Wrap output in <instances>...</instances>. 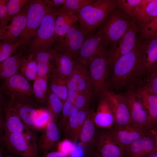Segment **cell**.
Masks as SVG:
<instances>
[{"label": "cell", "instance_id": "cell-45", "mask_svg": "<svg viewBox=\"0 0 157 157\" xmlns=\"http://www.w3.org/2000/svg\"><path fill=\"white\" fill-rule=\"evenodd\" d=\"M8 0H0V27L7 25L8 19L7 5Z\"/></svg>", "mask_w": 157, "mask_h": 157}, {"label": "cell", "instance_id": "cell-23", "mask_svg": "<svg viewBox=\"0 0 157 157\" xmlns=\"http://www.w3.org/2000/svg\"><path fill=\"white\" fill-rule=\"evenodd\" d=\"M90 109L89 106L79 110L69 119L65 131L67 138L73 143H76L79 139L82 128Z\"/></svg>", "mask_w": 157, "mask_h": 157}, {"label": "cell", "instance_id": "cell-20", "mask_svg": "<svg viewBox=\"0 0 157 157\" xmlns=\"http://www.w3.org/2000/svg\"><path fill=\"white\" fill-rule=\"evenodd\" d=\"M94 120L96 126L99 128L110 129L113 127L114 117L110 106L102 94L99 95Z\"/></svg>", "mask_w": 157, "mask_h": 157}, {"label": "cell", "instance_id": "cell-15", "mask_svg": "<svg viewBox=\"0 0 157 157\" xmlns=\"http://www.w3.org/2000/svg\"><path fill=\"white\" fill-rule=\"evenodd\" d=\"M74 59L73 70L66 81L68 90L88 92L94 95L88 68Z\"/></svg>", "mask_w": 157, "mask_h": 157}, {"label": "cell", "instance_id": "cell-38", "mask_svg": "<svg viewBox=\"0 0 157 157\" xmlns=\"http://www.w3.org/2000/svg\"><path fill=\"white\" fill-rule=\"evenodd\" d=\"M141 1L142 0H117V6L125 15L135 17L137 7Z\"/></svg>", "mask_w": 157, "mask_h": 157}, {"label": "cell", "instance_id": "cell-26", "mask_svg": "<svg viewBox=\"0 0 157 157\" xmlns=\"http://www.w3.org/2000/svg\"><path fill=\"white\" fill-rule=\"evenodd\" d=\"M78 21L76 13L60 8H58L54 28L57 39L65 34Z\"/></svg>", "mask_w": 157, "mask_h": 157}, {"label": "cell", "instance_id": "cell-7", "mask_svg": "<svg viewBox=\"0 0 157 157\" xmlns=\"http://www.w3.org/2000/svg\"><path fill=\"white\" fill-rule=\"evenodd\" d=\"M110 68V59L107 52L96 56L89 65L88 68L95 96L99 95L105 90L109 88Z\"/></svg>", "mask_w": 157, "mask_h": 157}, {"label": "cell", "instance_id": "cell-25", "mask_svg": "<svg viewBox=\"0 0 157 157\" xmlns=\"http://www.w3.org/2000/svg\"><path fill=\"white\" fill-rule=\"evenodd\" d=\"M54 61L55 67L51 73L67 81L73 70L74 58L68 54L56 50Z\"/></svg>", "mask_w": 157, "mask_h": 157}, {"label": "cell", "instance_id": "cell-28", "mask_svg": "<svg viewBox=\"0 0 157 157\" xmlns=\"http://www.w3.org/2000/svg\"><path fill=\"white\" fill-rule=\"evenodd\" d=\"M55 52L56 50L51 48L33 54V58L37 65V77L49 76L52 73L55 67Z\"/></svg>", "mask_w": 157, "mask_h": 157}, {"label": "cell", "instance_id": "cell-42", "mask_svg": "<svg viewBox=\"0 0 157 157\" xmlns=\"http://www.w3.org/2000/svg\"><path fill=\"white\" fill-rule=\"evenodd\" d=\"M17 43L13 44L1 41L0 43V63L11 56L18 48Z\"/></svg>", "mask_w": 157, "mask_h": 157}, {"label": "cell", "instance_id": "cell-12", "mask_svg": "<svg viewBox=\"0 0 157 157\" xmlns=\"http://www.w3.org/2000/svg\"><path fill=\"white\" fill-rule=\"evenodd\" d=\"M93 144L101 157H124L123 148L111 136L108 129L96 127Z\"/></svg>", "mask_w": 157, "mask_h": 157}, {"label": "cell", "instance_id": "cell-47", "mask_svg": "<svg viewBox=\"0 0 157 157\" xmlns=\"http://www.w3.org/2000/svg\"><path fill=\"white\" fill-rule=\"evenodd\" d=\"M65 0H44V3L48 8H59L63 4Z\"/></svg>", "mask_w": 157, "mask_h": 157}, {"label": "cell", "instance_id": "cell-32", "mask_svg": "<svg viewBox=\"0 0 157 157\" xmlns=\"http://www.w3.org/2000/svg\"><path fill=\"white\" fill-rule=\"evenodd\" d=\"M94 96V94L88 92L68 90L67 100L80 110L90 106Z\"/></svg>", "mask_w": 157, "mask_h": 157}, {"label": "cell", "instance_id": "cell-16", "mask_svg": "<svg viewBox=\"0 0 157 157\" xmlns=\"http://www.w3.org/2000/svg\"><path fill=\"white\" fill-rule=\"evenodd\" d=\"M28 4L21 12L13 16L10 25L0 27L1 40L13 44L18 42L26 26Z\"/></svg>", "mask_w": 157, "mask_h": 157}, {"label": "cell", "instance_id": "cell-8", "mask_svg": "<svg viewBox=\"0 0 157 157\" xmlns=\"http://www.w3.org/2000/svg\"><path fill=\"white\" fill-rule=\"evenodd\" d=\"M31 135L17 133H4L0 136L1 144L8 153L20 157H40L36 143H32Z\"/></svg>", "mask_w": 157, "mask_h": 157}, {"label": "cell", "instance_id": "cell-19", "mask_svg": "<svg viewBox=\"0 0 157 157\" xmlns=\"http://www.w3.org/2000/svg\"><path fill=\"white\" fill-rule=\"evenodd\" d=\"M140 29V23L137 21L127 30L110 59V66L118 58L129 52L134 48L138 39H136L137 35L139 34Z\"/></svg>", "mask_w": 157, "mask_h": 157}, {"label": "cell", "instance_id": "cell-40", "mask_svg": "<svg viewBox=\"0 0 157 157\" xmlns=\"http://www.w3.org/2000/svg\"><path fill=\"white\" fill-rule=\"evenodd\" d=\"M79 110L72 103L67 100L64 103L61 112L60 126L65 131L69 118L76 114Z\"/></svg>", "mask_w": 157, "mask_h": 157}, {"label": "cell", "instance_id": "cell-35", "mask_svg": "<svg viewBox=\"0 0 157 157\" xmlns=\"http://www.w3.org/2000/svg\"><path fill=\"white\" fill-rule=\"evenodd\" d=\"M20 74L28 81H34L38 76L37 63L30 53L23 63L20 70Z\"/></svg>", "mask_w": 157, "mask_h": 157}, {"label": "cell", "instance_id": "cell-3", "mask_svg": "<svg viewBox=\"0 0 157 157\" xmlns=\"http://www.w3.org/2000/svg\"><path fill=\"white\" fill-rule=\"evenodd\" d=\"M137 21L135 17H130L115 8L100 27L107 50H110V57L125 32Z\"/></svg>", "mask_w": 157, "mask_h": 157}, {"label": "cell", "instance_id": "cell-4", "mask_svg": "<svg viewBox=\"0 0 157 157\" xmlns=\"http://www.w3.org/2000/svg\"><path fill=\"white\" fill-rule=\"evenodd\" d=\"M58 9L50 8L44 17L35 39L30 44V53L34 54L51 49L56 41L54 28Z\"/></svg>", "mask_w": 157, "mask_h": 157}, {"label": "cell", "instance_id": "cell-10", "mask_svg": "<svg viewBox=\"0 0 157 157\" xmlns=\"http://www.w3.org/2000/svg\"><path fill=\"white\" fill-rule=\"evenodd\" d=\"M88 37L77 22L65 34L57 39L53 48L57 51L68 54L75 59Z\"/></svg>", "mask_w": 157, "mask_h": 157}, {"label": "cell", "instance_id": "cell-9", "mask_svg": "<svg viewBox=\"0 0 157 157\" xmlns=\"http://www.w3.org/2000/svg\"><path fill=\"white\" fill-rule=\"evenodd\" d=\"M0 90L10 99L33 104L34 97L33 88L28 81L20 74L3 80Z\"/></svg>", "mask_w": 157, "mask_h": 157}, {"label": "cell", "instance_id": "cell-2", "mask_svg": "<svg viewBox=\"0 0 157 157\" xmlns=\"http://www.w3.org/2000/svg\"><path fill=\"white\" fill-rule=\"evenodd\" d=\"M117 7V0H95L77 13L80 25L88 37L103 24Z\"/></svg>", "mask_w": 157, "mask_h": 157}, {"label": "cell", "instance_id": "cell-1", "mask_svg": "<svg viewBox=\"0 0 157 157\" xmlns=\"http://www.w3.org/2000/svg\"><path fill=\"white\" fill-rule=\"evenodd\" d=\"M144 42L138 38L136 44L130 52L116 60L111 66L112 73L110 85L118 90L142 83L147 76L144 58Z\"/></svg>", "mask_w": 157, "mask_h": 157}, {"label": "cell", "instance_id": "cell-37", "mask_svg": "<svg viewBox=\"0 0 157 157\" xmlns=\"http://www.w3.org/2000/svg\"><path fill=\"white\" fill-rule=\"evenodd\" d=\"M140 40H145L157 37V16L149 22L140 23Z\"/></svg>", "mask_w": 157, "mask_h": 157}, {"label": "cell", "instance_id": "cell-24", "mask_svg": "<svg viewBox=\"0 0 157 157\" xmlns=\"http://www.w3.org/2000/svg\"><path fill=\"white\" fill-rule=\"evenodd\" d=\"M94 111L91 108L83 124L80 134V143L84 147L88 154L95 150L93 141L95 135L96 126L94 120Z\"/></svg>", "mask_w": 157, "mask_h": 157}, {"label": "cell", "instance_id": "cell-50", "mask_svg": "<svg viewBox=\"0 0 157 157\" xmlns=\"http://www.w3.org/2000/svg\"><path fill=\"white\" fill-rule=\"evenodd\" d=\"M142 157H157V150Z\"/></svg>", "mask_w": 157, "mask_h": 157}, {"label": "cell", "instance_id": "cell-11", "mask_svg": "<svg viewBox=\"0 0 157 157\" xmlns=\"http://www.w3.org/2000/svg\"><path fill=\"white\" fill-rule=\"evenodd\" d=\"M107 51L102 33L99 28L85 39L74 59L88 68L95 57L103 53H108Z\"/></svg>", "mask_w": 157, "mask_h": 157}, {"label": "cell", "instance_id": "cell-22", "mask_svg": "<svg viewBox=\"0 0 157 157\" xmlns=\"http://www.w3.org/2000/svg\"><path fill=\"white\" fill-rule=\"evenodd\" d=\"M11 107L29 130H34L33 125L39 112L32 104L21 102L15 99L9 100Z\"/></svg>", "mask_w": 157, "mask_h": 157}, {"label": "cell", "instance_id": "cell-54", "mask_svg": "<svg viewBox=\"0 0 157 157\" xmlns=\"http://www.w3.org/2000/svg\"><path fill=\"white\" fill-rule=\"evenodd\" d=\"M156 132V137H157V132H156V131H155Z\"/></svg>", "mask_w": 157, "mask_h": 157}, {"label": "cell", "instance_id": "cell-6", "mask_svg": "<svg viewBox=\"0 0 157 157\" xmlns=\"http://www.w3.org/2000/svg\"><path fill=\"white\" fill-rule=\"evenodd\" d=\"M139 84L129 86L125 92L119 94L128 106L132 123L140 127L152 130L148 113L139 94Z\"/></svg>", "mask_w": 157, "mask_h": 157}, {"label": "cell", "instance_id": "cell-5", "mask_svg": "<svg viewBox=\"0 0 157 157\" xmlns=\"http://www.w3.org/2000/svg\"><path fill=\"white\" fill-rule=\"evenodd\" d=\"M50 9L44 4L43 0H30L26 26L17 42L19 44L18 48L25 47L35 37L43 19Z\"/></svg>", "mask_w": 157, "mask_h": 157}, {"label": "cell", "instance_id": "cell-41", "mask_svg": "<svg viewBox=\"0 0 157 157\" xmlns=\"http://www.w3.org/2000/svg\"><path fill=\"white\" fill-rule=\"evenodd\" d=\"M95 0H65L61 9L78 13L84 7L92 3Z\"/></svg>", "mask_w": 157, "mask_h": 157}, {"label": "cell", "instance_id": "cell-27", "mask_svg": "<svg viewBox=\"0 0 157 157\" xmlns=\"http://www.w3.org/2000/svg\"><path fill=\"white\" fill-rule=\"evenodd\" d=\"M138 91L143 105L148 113L153 130L157 120V95L149 91L144 82L139 85Z\"/></svg>", "mask_w": 157, "mask_h": 157}, {"label": "cell", "instance_id": "cell-18", "mask_svg": "<svg viewBox=\"0 0 157 157\" xmlns=\"http://www.w3.org/2000/svg\"><path fill=\"white\" fill-rule=\"evenodd\" d=\"M60 139V133L56 123L52 119L37 139V146L39 154L56 150Z\"/></svg>", "mask_w": 157, "mask_h": 157}, {"label": "cell", "instance_id": "cell-17", "mask_svg": "<svg viewBox=\"0 0 157 157\" xmlns=\"http://www.w3.org/2000/svg\"><path fill=\"white\" fill-rule=\"evenodd\" d=\"M157 150L156 132L151 130L124 150V157H142Z\"/></svg>", "mask_w": 157, "mask_h": 157}, {"label": "cell", "instance_id": "cell-36", "mask_svg": "<svg viewBox=\"0 0 157 157\" xmlns=\"http://www.w3.org/2000/svg\"><path fill=\"white\" fill-rule=\"evenodd\" d=\"M157 16V0H151L139 13L136 18L140 23H146Z\"/></svg>", "mask_w": 157, "mask_h": 157}, {"label": "cell", "instance_id": "cell-31", "mask_svg": "<svg viewBox=\"0 0 157 157\" xmlns=\"http://www.w3.org/2000/svg\"><path fill=\"white\" fill-rule=\"evenodd\" d=\"M48 89L64 103L67 99L68 90L66 81L51 73L48 78Z\"/></svg>", "mask_w": 157, "mask_h": 157}, {"label": "cell", "instance_id": "cell-49", "mask_svg": "<svg viewBox=\"0 0 157 157\" xmlns=\"http://www.w3.org/2000/svg\"><path fill=\"white\" fill-rule=\"evenodd\" d=\"M85 157H101L98 153L95 151L86 156Z\"/></svg>", "mask_w": 157, "mask_h": 157}, {"label": "cell", "instance_id": "cell-13", "mask_svg": "<svg viewBox=\"0 0 157 157\" xmlns=\"http://www.w3.org/2000/svg\"><path fill=\"white\" fill-rule=\"evenodd\" d=\"M108 129L110 135L122 147L124 151L133 142L152 130L140 127L132 123Z\"/></svg>", "mask_w": 157, "mask_h": 157}, {"label": "cell", "instance_id": "cell-30", "mask_svg": "<svg viewBox=\"0 0 157 157\" xmlns=\"http://www.w3.org/2000/svg\"><path fill=\"white\" fill-rule=\"evenodd\" d=\"M142 40L144 44V62L147 76L157 70V37Z\"/></svg>", "mask_w": 157, "mask_h": 157}, {"label": "cell", "instance_id": "cell-55", "mask_svg": "<svg viewBox=\"0 0 157 157\" xmlns=\"http://www.w3.org/2000/svg\"><path fill=\"white\" fill-rule=\"evenodd\" d=\"M156 131V132H157V131Z\"/></svg>", "mask_w": 157, "mask_h": 157}, {"label": "cell", "instance_id": "cell-52", "mask_svg": "<svg viewBox=\"0 0 157 157\" xmlns=\"http://www.w3.org/2000/svg\"><path fill=\"white\" fill-rule=\"evenodd\" d=\"M3 157H18V156L12 154H10L5 151Z\"/></svg>", "mask_w": 157, "mask_h": 157}, {"label": "cell", "instance_id": "cell-39", "mask_svg": "<svg viewBox=\"0 0 157 157\" xmlns=\"http://www.w3.org/2000/svg\"><path fill=\"white\" fill-rule=\"evenodd\" d=\"M52 119V116L47 108H40L34 124V130L43 131Z\"/></svg>", "mask_w": 157, "mask_h": 157}, {"label": "cell", "instance_id": "cell-51", "mask_svg": "<svg viewBox=\"0 0 157 157\" xmlns=\"http://www.w3.org/2000/svg\"><path fill=\"white\" fill-rule=\"evenodd\" d=\"M5 149L4 146L1 144L0 147V157H3Z\"/></svg>", "mask_w": 157, "mask_h": 157}, {"label": "cell", "instance_id": "cell-14", "mask_svg": "<svg viewBox=\"0 0 157 157\" xmlns=\"http://www.w3.org/2000/svg\"><path fill=\"white\" fill-rule=\"evenodd\" d=\"M102 94L108 100L113 113L115 119L113 126H122L132 123L128 106L119 94H116L109 88Z\"/></svg>", "mask_w": 157, "mask_h": 157}, {"label": "cell", "instance_id": "cell-48", "mask_svg": "<svg viewBox=\"0 0 157 157\" xmlns=\"http://www.w3.org/2000/svg\"><path fill=\"white\" fill-rule=\"evenodd\" d=\"M40 157H68V155L57 151L48 152L40 156Z\"/></svg>", "mask_w": 157, "mask_h": 157}, {"label": "cell", "instance_id": "cell-53", "mask_svg": "<svg viewBox=\"0 0 157 157\" xmlns=\"http://www.w3.org/2000/svg\"><path fill=\"white\" fill-rule=\"evenodd\" d=\"M153 130L155 131H157V120L155 124V125L154 127V128Z\"/></svg>", "mask_w": 157, "mask_h": 157}, {"label": "cell", "instance_id": "cell-21", "mask_svg": "<svg viewBox=\"0 0 157 157\" xmlns=\"http://www.w3.org/2000/svg\"><path fill=\"white\" fill-rule=\"evenodd\" d=\"M3 106L4 112V133H17L25 135L30 130L26 126L22 120L12 109L9 100L3 101Z\"/></svg>", "mask_w": 157, "mask_h": 157}, {"label": "cell", "instance_id": "cell-33", "mask_svg": "<svg viewBox=\"0 0 157 157\" xmlns=\"http://www.w3.org/2000/svg\"><path fill=\"white\" fill-rule=\"evenodd\" d=\"M46 102L47 109L51 114L53 121L57 123L63 109V103L61 99L48 88Z\"/></svg>", "mask_w": 157, "mask_h": 157}, {"label": "cell", "instance_id": "cell-29", "mask_svg": "<svg viewBox=\"0 0 157 157\" xmlns=\"http://www.w3.org/2000/svg\"><path fill=\"white\" fill-rule=\"evenodd\" d=\"M27 58L21 52H19L0 63L1 78L4 80L19 74L23 63Z\"/></svg>", "mask_w": 157, "mask_h": 157}, {"label": "cell", "instance_id": "cell-46", "mask_svg": "<svg viewBox=\"0 0 157 157\" xmlns=\"http://www.w3.org/2000/svg\"><path fill=\"white\" fill-rule=\"evenodd\" d=\"M74 144V143L68 138L64 139L59 142L56 147V151L64 153L68 156Z\"/></svg>", "mask_w": 157, "mask_h": 157}, {"label": "cell", "instance_id": "cell-43", "mask_svg": "<svg viewBox=\"0 0 157 157\" xmlns=\"http://www.w3.org/2000/svg\"><path fill=\"white\" fill-rule=\"evenodd\" d=\"M30 0H8L7 5L8 17V20L13 16L18 14L22 11V9Z\"/></svg>", "mask_w": 157, "mask_h": 157}, {"label": "cell", "instance_id": "cell-44", "mask_svg": "<svg viewBox=\"0 0 157 157\" xmlns=\"http://www.w3.org/2000/svg\"><path fill=\"white\" fill-rule=\"evenodd\" d=\"M145 85L149 91L157 95V70L148 75Z\"/></svg>", "mask_w": 157, "mask_h": 157}, {"label": "cell", "instance_id": "cell-34", "mask_svg": "<svg viewBox=\"0 0 157 157\" xmlns=\"http://www.w3.org/2000/svg\"><path fill=\"white\" fill-rule=\"evenodd\" d=\"M49 75L38 77L34 81L32 88L34 97L37 101L41 104L46 102Z\"/></svg>", "mask_w": 157, "mask_h": 157}]
</instances>
